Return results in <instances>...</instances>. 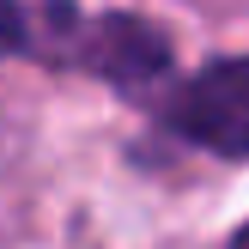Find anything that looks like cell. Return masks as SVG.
Here are the masks:
<instances>
[{
  "mask_svg": "<svg viewBox=\"0 0 249 249\" xmlns=\"http://www.w3.org/2000/svg\"><path fill=\"white\" fill-rule=\"evenodd\" d=\"M18 49L43 61H73V67L104 73L122 91H146L170 73V43L146 18L128 12H104V18H79L73 6H18Z\"/></svg>",
  "mask_w": 249,
  "mask_h": 249,
  "instance_id": "obj_1",
  "label": "cell"
},
{
  "mask_svg": "<svg viewBox=\"0 0 249 249\" xmlns=\"http://www.w3.org/2000/svg\"><path fill=\"white\" fill-rule=\"evenodd\" d=\"M170 128L219 158H249V55L195 73L170 97Z\"/></svg>",
  "mask_w": 249,
  "mask_h": 249,
  "instance_id": "obj_2",
  "label": "cell"
},
{
  "mask_svg": "<svg viewBox=\"0 0 249 249\" xmlns=\"http://www.w3.org/2000/svg\"><path fill=\"white\" fill-rule=\"evenodd\" d=\"M231 249H249V225H243V231H237V237H231Z\"/></svg>",
  "mask_w": 249,
  "mask_h": 249,
  "instance_id": "obj_3",
  "label": "cell"
}]
</instances>
